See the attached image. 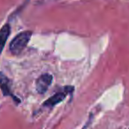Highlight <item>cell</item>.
<instances>
[{"label": "cell", "mask_w": 129, "mask_h": 129, "mask_svg": "<svg viewBox=\"0 0 129 129\" xmlns=\"http://www.w3.org/2000/svg\"><path fill=\"white\" fill-rule=\"evenodd\" d=\"M74 91V87L72 86H66L64 87L62 90L57 92L56 94H54L53 95H51L50 97H49L46 101L43 104V107H49L51 108L54 107L57 104H60L61 102L67 98V96L69 95L70 93Z\"/></svg>", "instance_id": "2"}, {"label": "cell", "mask_w": 129, "mask_h": 129, "mask_svg": "<svg viewBox=\"0 0 129 129\" xmlns=\"http://www.w3.org/2000/svg\"><path fill=\"white\" fill-rule=\"evenodd\" d=\"M32 31H24L18 34L10 43L9 50L13 55L20 54L27 47L32 36Z\"/></svg>", "instance_id": "1"}, {"label": "cell", "mask_w": 129, "mask_h": 129, "mask_svg": "<svg viewBox=\"0 0 129 129\" xmlns=\"http://www.w3.org/2000/svg\"><path fill=\"white\" fill-rule=\"evenodd\" d=\"M53 81V76L50 74H43L37 78L36 81V91L39 94H44L48 90Z\"/></svg>", "instance_id": "4"}, {"label": "cell", "mask_w": 129, "mask_h": 129, "mask_svg": "<svg viewBox=\"0 0 129 129\" xmlns=\"http://www.w3.org/2000/svg\"><path fill=\"white\" fill-rule=\"evenodd\" d=\"M12 82L10 79L6 75H5L2 72H0V89L2 91L4 96H11L13 99L15 100L16 104H20V100L17 98L12 91Z\"/></svg>", "instance_id": "3"}, {"label": "cell", "mask_w": 129, "mask_h": 129, "mask_svg": "<svg viewBox=\"0 0 129 129\" xmlns=\"http://www.w3.org/2000/svg\"><path fill=\"white\" fill-rule=\"evenodd\" d=\"M11 34V27L9 24H6L0 29V55L2 53L3 50L5 48V45L6 43L8 37Z\"/></svg>", "instance_id": "5"}]
</instances>
